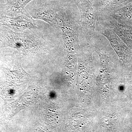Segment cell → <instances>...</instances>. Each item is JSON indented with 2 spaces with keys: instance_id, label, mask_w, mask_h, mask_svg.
I'll use <instances>...</instances> for the list:
<instances>
[{
  "instance_id": "1",
  "label": "cell",
  "mask_w": 132,
  "mask_h": 132,
  "mask_svg": "<svg viewBox=\"0 0 132 132\" xmlns=\"http://www.w3.org/2000/svg\"><path fill=\"white\" fill-rule=\"evenodd\" d=\"M56 16L64 47L68 53H77L80 48V15L78 8L75 10L59 5Z\"/></svg>"
},
{
  "instance_id": "2",
  "label": "cell",
  "mask_w": 132,
  "mask_h": 132,
  "mask_svg": "<svg viewBox=\"0 0 132 132\" xmlns=\"http://www.w3.org/2000/svg\"><path fill=\"white\" fill-rule=\"evenodd\" d=\"M80 15V43H93L95 34L98 15L90 0H73Z\"/></svg>"
},
{
  "instance_id": "3",
  "label": "cell",
  "mask_w": 132,
  "mask_h": 132,
  "mask_svg": "<svg viewBox=\"0 0 132 132\" xmlns=\"http://www.w3.org/2000/svg\"><path fill=\"white\" fill-rule=\"evenodd\" d=\"M4 36V43L22 51L38 50L43 43L38 36L31 32L17 33L8 31Z\"/></svg>"
},
{
  "instance_id": "4",
  "label": "cell",
  "mask_w": 132,
  "mask_h": 132,
  "mask_svg": "<svg viewBox=\"0 0 132 132\" xmlns=\"http://www.w3.org/2000/svg\"><path fill=\"white\" fill-rule=\"evenodd\" d=\"M95 31L100 33L107 38L121 60L125 62L130 59L132 54L131 48L113 31L101 25L98 20L96 22Z\"/></svg>"
},
{
  "instance_id": "5",
  "label": "cell",
  "mask_w": 132,
  "mask_h": 132,
  "mask_svg": "<svg viewBox=\"0 0 132 132\" xmlns=\"http://www.w3.org/2000/svg\"><path fill=\"white\" fill-rule=\"evenodd\" d=\"M99 22L103 27L111 29L132 49V26L121 24L109 15L99 16Z\"/></svg>"
},
{
  "instance_id": "6",
  "label": "cell",
  "mask_w": 132,
  "mask_h": 132,
  "mask_svg": "<svg viewBox=\"0 0 132 132\" xmlns=\"http://www.w3.org/2000/svg\"><path fill=\"white\" fill-rule=\"evenodd\" d=\"M1 22L4 25L14 30L15 32L17 33L23 32L26 29L38 28L31 16L24 14L16 17L3 16Z\"/></svg>"
},
{
  "instance_id": "7",
  "label": "cell",
  "mask_w": 132,
  "mask_h": 132,
  "mask_svg": "<svg viewBox=\"0 0 132 132\" xmlns=\"http://www.w3.org/2000/svg\"><path fill=\"white\" fill-rule=\"evenodd\" d=\"M59 5L43 6L34 10L30 16L33 19L41 20L50 24L57 30L59 29L56 16L57 11Z\"/></svg>"
},
{
  "instance_id": "8",
  "label": "cell",
  "mask_w": 132,
  "mask_h": 132,
  "mask_svg": "<svg viewBox=\"0 0 132 132\" xmlns=\"http://www.w3.org/2000/svg\"><path fill=\"white\" fill-rule=\"evenodd\" d=\"M97 15L109 14L132 2V0H90Z\"/></svg>"
},
{
  "instance_id": "9",
  "label": "cell",
  "mask_w": 132,
  "mask_h": 132,
  "mask_svg": "<svg viewBox=\"0 0 132 132\" xmlns=\"http://www.w3.org/2000/svg\"><path fill=\"white\" fill-rule=\"evenodd\" d=\"M107 15L121 24L132 26V2Z\"/></svg>"
},
{
  "instance_id": "10",
  "label": "cell",
  "mask_w": 132,
  "mask_h": 132,
  "mask_svg": "<svg viewBox=\"0 0 132 132\" xmlns=\"http://www.w3.org/2000/svg\"><path fill=\"white\" fill-rule=\"evenodd\" d=\"M33 0H7L12 12L14 14L21 13L24 8Z\"/></svg>"
}]
</instances>
